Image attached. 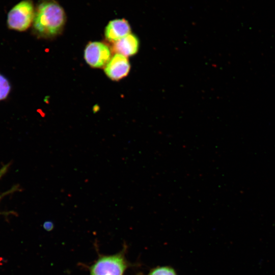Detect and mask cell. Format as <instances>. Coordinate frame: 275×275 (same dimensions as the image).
Instances as JSON below:
<instances>
[{"label": "cell", "mask_w": 275, "mask_h": 275, "mask_svg": "<svg viewBox=\"0 0 275 275\" xmlns=\"http://www.w3.org/2000/svg\"><path fill=\"white\" fill-rule=\"evenodd\" d=\"M131 33V28L125 19H116L110 21L106 25L104 36L109 42L115 41Z\"/></svg>", "instance_id": "8992f818"}, {"label": "cell", "mask_w": 275, "mask_h": 275, "mask_svg": "<svg viewBox=\"0 0 275 275\" xmlns=\"http://www.w3.org/2000/svg\"><path fill=\"white\" fill-rule=\"evenodd\" d=\"M140 41L137 36L130 34L113 43L112 50L116 53L128 57L135 54L139 49Z\"/></svg>", "instance_id": "52a82bcc"}, {"label": "cell", "mask_w": 275, "mask_h": 275, "mask_svg": "<svg viewBox=\"0 0 275 275\" xmlns=\"http://www.w3.org/2000/svg\"><path fill=\"white\" fill-rule=\"evenodd\" d=\"M149 275H176L175 271L168 267H158L153 269Z\"/></svg>", "instance_id": "9c48e42d"}, {"label": "cell", "mask_w": 275, "mask_h": 275, "mask_svg": "<svg viewBox=\"0 0 275 275\" xmlns=\"http://www.w3.org/2000/svg\"><path fill=\"white\" fill-rule=\"evenodd\" d=\"M128 266L123 252L101 255L89 267L90 275H123Z\"/></svg>", "instance_id": "7a4b0ae2"}, {"label": "cell", "mask_w": 275, "mask_h": 275, "mask_svg": "<svg viewBox=\"0 0 275 275\" xmlns=\"http://www.w3.org/2000/svg\"><path fill=\"white\" fill-rule=\"evenodd\" d=\"M35 10L30 0H23L15 5L9 11L7 17L9 29L24 31L33 22Z\"/></svg>", "instance_id": "3957f363"}, {"label": "cell", "mask_w": 275, "mask_h": 275, "mask_svg": "<svg viewBox=\"0 0 275 275\" xmlns=\"http://www.w3.org/2000/svg\"><path fill=\"white\" fill-rule=\"evenodd\" d=\"M43 228L46 231H51L53 228V224L50 221L45 222L43 224Z\"/></svg>", "instance_id": "30bf717a"}, {"label": "cell", "mask_w": 275, "mask_h": 275, "mask_svg": "<svg viewBox=\"0 0 275 275\" xmlns=\"http://www.w3.org/2000/svg\"><path fill=\"white\" fill-rule=\"evenodd\" d=\"M111 51L105 44L97 41L89 43L84 50L87 63L93 68L105 67L111 58Z\"/></svg>", "instance_id": "277c9868"}, {"label": "cell", "mask_w": 275, "mask_h": 275, "mask_svg": "<svg viewBox=\"0 0 275 275\" xmlns=\"http://www.w3.org/2000/svg\"><path fill=\"white\" fill-rule=\"evenodd\" d=\"M11 90V85L7 78L0 73V101L6 99Z\"/></svg>", "instance_id": "ba28073f"}, {"label": "cell", "mask_w": 275, "mask_h": 275, "mask_svg": "<svg viewBox=\"0 0 275 275\" xmlns=\"http://www.w3.org/2000/svg\"><path fill=\"white\" fill-rule=\"evenodd\" d=\"M65 20L62 7L55 1L46 0L40 3L35 11L34 31L40 37H53L62 31Z\"/></svg>", "instance_id": "6da1fadb"}, {"label": "cell", "mask_w": 275, "mask_h": 275, "mask_svg": "<svg viewBox=\"0 0 275 275\" xmlns=\"http://www.w3.org/2000/svg\"><path fill=\"white\" fill-rule=\"evenodd\" d=\"M130 69L127 57L115 53L104 67V72L111 79L117 81L126 77Z\"/></svg>", "instance_id": "5b68a950"}, {"label": "cell", "mask_w": 275, "mask_h": 275, "mask_svg": "<svg viewBox=\"0 0 275 275\" xmlns=\"http://www.w3.org/2000/svg\"><path fill=\"white\" fill-rule=\"evenodd\" d=\"M6 170V168H4V169H2L0 171V177H2V176L3 175V174L5 173V170Z\"/></svg>", "instance_id": "8fae6325"}]
</instances>
